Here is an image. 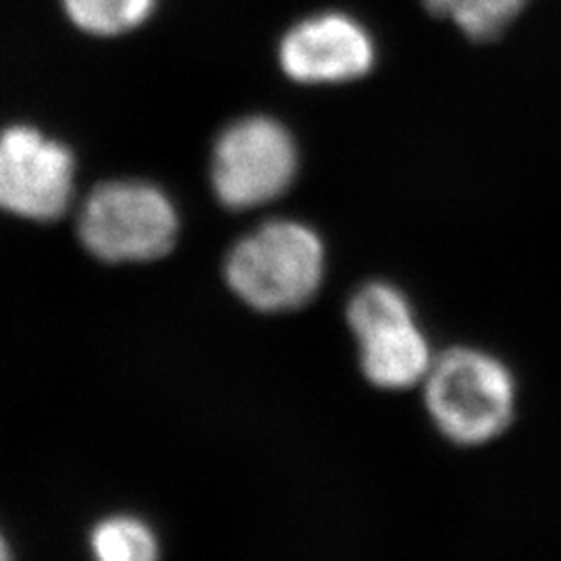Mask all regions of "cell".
<instances>
[{
    "label": "cell",
    "instance_id": "obj_3",
    "mask_svg": "<svg viewBox=\"0 0 561 561\" xmlns=\"http://www.w3.org/2000/svg\"><path fill=\"white\" fill-rule=\"evenodd\" d=\"M78 236L94 259L108 264L159 261L175 248L180 215L150 181H104L81 206Z\"/></svg>",
    "mask_w": 561,
    "mask_h": 561
},
{
    "label": "cell",
    "instance_id": "obj_9",
    "mask_svg": "<svg viewBox=\"0 0 561 561\" xmlns=\"http://www.w3.org/2000/svg\"><path fill=\"white\" fill-rule=\"evenodd\" d=\"M422 7L451 21L472 42H493L526 11L530 0H421Z\"/></svg>",
    "mask_w": 561,
    "mask_h": 561
},
{
    "label": "cell",
    "instance_id": "obj_5",
    "mask_svg": "<svg viewBox=\"0 0 561 561\" xmlns=\"http://www.w3.org/2000/svg\"><path fill=\"white\" fill-rule=\"evenodd\" d=\"M298 144L280 121L250 115L225 127L213 148L210 183L229 210L277 201L296 181Z\"/></svg>",
    "mask_w": 561,
    "mask_h": 561
},
{
    "label": "cell",
    "instance_id": "obj_1",
    "mask_svg": "<svg viewBox=\"0 0 561 561\" xmlns=\"http://www.w3.org/2000/svg\"><path fill=\"white\" fill-rule=\"evenodd\" d=\"M422 385L428 419L454 445H489L516 419L514 373L502 358L479 347L460 345L443 352Z\"/></svg>",
    "mask_w": 561,
    "mask_h": 561
},
{
    "label": "cell",
    "instance_id": "obj_2",
    "mask_svg": "<svg viewBox=\"0 0 561 561\" xmlns=\"http://www.w3.org/2000/svg\"><path fill=\"white\" fill-rule=\"evenodd\" d=\"M327 252L321 236L300 221L277 219L233 243L222 275L248 308L264 314L300 310L321 289Z\"/></svg>",
    "mask_w": 561,
    "mask_h": 561
},
{
    "label": "cell",
    "instance_id": "obj_4",
    "mask_svg": "<svg viewBox=\"0 0 561 561\" xmlns=\"http://www.w3.org/2000/svg\"><path fill=\"white\" fill-rule=\"evenodd\" d=\"M347 327L358 343L362 375L382 391L426 381L435 356L408 296L387 280L364 283L347 301Z\"/></svg>",
    "mask_w": 561,
    "mask_h": 561
},
{
    "label": "cell",
    "instance_id": "obj_7",
    "mask_svg": "<svg viewBox=\"0 0 561 561\" xmlns=\"http://www.w3.org/2000/svg\"><path fill=\"white\" fill-rule=\"evenodd\" d=\"M280 71L304 85H337L366 78L377 46L366 25L341 11H324L291 25L280 38Z\"/></svg>",
    "mask_w": 561,
    "mask_h": 561
},
{
    "label": "cell",
    "instance_id": "obj_10",
    "mask_svg": "<svg viewBox=\"0 0 561 561\" xmlns=\"http://www.w3.org/2000/svg\"><path fill=\"white\" fill-rule=\"evenodd\" d=\"M159 0H60L65 18L83 34L117 38L152 18Z\"/></svg>",
    "mask_w": 561,
    "mask_h": 561
},
{
    "label": "cell",
    "instance_id": "obj_8",
    "mask_svg": "<svg viewBox=\"0 0 561 561\" xmlns=\"http://www.w3.org/2000/svg\"><path fill=\"white\" fill-rule=\"evenodd\" d=\"M92 561H161L157 530L136 514H111L96 522L88 537Z\"/></svg>",
    "mask_w": 561,
    "mask_h": 561
},
{
    "label": "cell",
    "instance_id": "obj_6",
    "mask_svg": "<svg viewBox=\"0 0 561 561\" xmlns=\"http://www.w3.org/2000/svg\"><path fill=\"white\" fill-rule=\"evenodd\" d=\"M76 157L34 125H11L0 144V204L27 221L60 219L73 198Z\"/></svg>",
    "mask_w": 561,
    "mask_h": 561
}]
</instances>
